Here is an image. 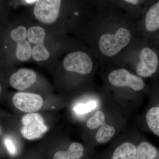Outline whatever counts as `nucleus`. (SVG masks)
Segmentation results:
<instances>
[{
    "mask_svg": "<svg viewBox=\"0 0 159 159\" xmlns=\"http://www.w3.org/2000/svg\"><path fill=\"white\" fill-rule=\"evenodd\" d=\"M96 18L86 26V36L99 60L108 66L137 40L138 20L109 2L99 1Z\"/></svg>",
    "mask_w": 159,
    "mask_h": 159,
    "instance_id": "1",
    "label": "nucleus"
},
{
    "mask_svg": "<svg viewBox=\"0 0 159 159\" xmlns=\"http://www.w3.org/2000/svg\"><path fill=\"white\" fill-rule=\"evenodd\" d=\"M113 66H128L142 78L153 77L159 73V47L140 38L122 52Z\"/></svg>",
    "mask_w": 159,
    "mask_h": 159,
    "instance_id": "2",
    "label": "nucleus"
},
{
    "mask_svg": "<svg viewBox=\"0 0 159 159\" xmlns=\"http://www.w3.org/2000/svg\"><path fill=\"white\" fill-rule=\"evenodd\" d=\"M111 68L107 75V83L111 86L117 89H128L135 92L143 90L145 83L142 77L131 73L124 67Z\"/></svg>",
    "mask_w": 159,
    "mask_h": 159,
    "instance_id": "3",
    "label": "nucleus"
},
{
    "mask_svg": "<svg viewBox=\"0 0 159 159\" xmlns=\"http://www.w3.org/2000/svg\"><path fill=\"white\" fill-rule=\"evenodd\" d=\"M138 31L140 37L148 42L159 33V0H154L138 20Z\"/></svg>",
    "mask_w": 159,
    "mask_h": 159,
    "instance_id": "4",
    "label": "nucleus"
},
{
    "mask_svg": "<svg viewBox=\"0 0 159 159\" xmlns=\"http://www.w3.org/2000/svg\"><path fill=\"white\" fill-rule=\"evenodd\" d=\"M65 69L82 75L90 74L94 66V59L87 51L79 50L68 54L63 61Z\"/></svg>",
    "mask_w": 159,
    "mask_h": 159,
    "instance_id": "5",
    "label": "nucleus"
},
{
    "mask_svg": "<svg viewBox=\"0 0 159 159\" xmlns=\"http://www.w3.org/2000/svg\"><path fill=\"white\" fill-rule=\"evenodd\" d=\"M20 133L25 139L34 140L42 137L48 130L43 117L40 114L31 113L25 114L21 119Z\"/></svg>",
    "mask_w": 159,
    "mask_h": 159,
    "instance_id": "6",
    "label": "nucleus"
},
{
    "mask_svg": "<svg viewBox=\"0 0 159 159\" xmlns=\"http://www.w3.org/2000/svg\"><path fill=\"white\" fill-rule=\"evenodd\" d=\"M61 0H37L34 8L36 19L45 25L56 21L59 15Z\"/></svg>",
    "mask_w": 159,
    "mask_h": 159,
    "instance_id": "7",
    "label": "nucleus"
},
{
    "mask_svg": "<svg viewBox=\"0 0 159 159\" xmlns=\"http://www.w3.org/2000/svg\"><path fill=\"white\" fill-rule=\"evenodd\" d=\"M27 38L29 42L33 46L31 50V57L35 61H44L48 59L50 53L44 45L45 32L42 27L33 26L27 31Z\"/></svg>",
    "mask_w": 159,
    "mask_h": 159,
    "instance_id": "8",
    "label": "nucleus"
},
{
    "mask_svg": "<svg viewBox=\"0 0 159 159\" xmlns=\"http://www.w3.org/2000/svg\"><path fill=\"white\" fill-rule=\"evenodd\" d=\"M12 101L17 109L28 113L36 112L43 104V100L40 95L21 92L15 94Z\"/></svg>",
    "mask_w": 159,
    "mask_h": 159,
    "instance_id": "9",
    "label": "nucleus"
},
{
    "mask_svg": "<svg viewBox=\"0 0 159 159\" xmlns=\"http://www.w3.org/2000/svg\"><path fill=\"white\" fill-rule=\"evenodd\" d=\"M27 31L25 27L20 26L11 30L10 37L16 43L15 55L21 61H26L31 57V48L29 40L26 39Z\"/></svg>",
    "mask_w": 159,
    "mask_h": 159,
    "instance_id": "10",
    "label": "nucleus"
},
{
    "mask_svg": "<svg viewBox=\"0 0 159 159\" xmlns=\"http://www.w3.org/2000/svg\"><path fill=\"white\" fill-rule=\"evenodd\" d=\"M36 80L37 75L34 70L22 68L11 75L9 79V84L13 89L22 91L34 84Z\"/></svg>",
    "mask_w": 159,
    "mask_h": 159,
    "instance_id": "11",
    "label": "nucleus"
},
{
    "mask_svg": "<svg viewBox=\"0 0 159 159\" xmlns=\"http://www.w3.org/2000/svg\"><path fill=\"white\" fill-rule=\"evenodd\" d=\"M154 0H116V5L139 20Z\"/></svg>",
    "mask_w": 159,
    "mask_h": 159,
    "instance_id": "12",
    "label": "nucleus"
},
{
    "mask_svg": "<svg viewBox=\"0 0 159 159\" xmlns=\"http://www.w3.org/2000/svg\"><path fill=\"white\" fill-rule=\"evenodd\" d=\"M137 146L131 142H123L111 152L107 158L103 159H136Z\"/></svg>",
    "mask_w": 159,
    "mask_h": 159,
    "instance_id": "13",
    "label": "nucleus"
},
{
    "mask_svg": "<svg viewBox=\"0 0 159 159\" xmlns=\"http://www.w3.org/2000/svg\"><path fill=\"white\" fill-rule=\"evenodd\" d=\"M85 154V148L81 143L74 142L67 149L59 150L54 152L52 159H83Z\"/></svg>",
    "mask_w": 159,
    "mask_h": 159,
    "instance_id": "14",
    "label": "nucleus"
},
{
    "mask_svg": "<svg viewBox=\"0 0 159 159\" xmlns=\"http://www.w3.org/2000/svg\"><path fill=\"white\" fill-rule=\"evenodd\" d=\"M115 132L116 130L114 127L104 123L98 129L95 139L97 143L100 144H105L113 137Z\"/></svg>",
    "mask_w": 159,
    "mask_h": 159,
    "instance_id": "15",
    "label": "nucleus"
},
{
    "mask_svg": "<svg viewBox=\"0 0 159 159\" xmlns=\"http://www.w3.org/2000/svg\"><path fill=\"white\" fill-rule=\"evenodd\" d=\"M105 115L103 112L98 111L88 119L86 122V125L89 129H96L105 123Z\"/></svg>",
    "mask_w": 159,
    "mask_h": 159,
    "instance_id": "16",
    "label": "nucleus"
},
{
    "mask_svg": "<svg viewBox=\"0 0 159 159\" xmlns=\"http://www.w3.org/2000/svg\"><path fill=\"white\" fill-rule=\"evenodd\" d=\"M96 107V104L95 102H91L85 105H81L78 107V112L80 113V114H83V113L85 112L88 111L93 109Z\"/></svg>",
    "mask_w": 159,
    "mask_h": 159,
    "instance_id": "17",
    "label": "nucleus"
},
{
    "mask_svg": "<svg viewBox=\"0 0 159 159\" xmlns=\"http://www.w3.org/2000/svg\"><path fill=\"white\" fill-rule=\"evenodd\" d=\"M148 42L152 45L159 47V33L152 38Z\"/></svg>",
    "mask_w": 159,
    "mask_h": 159,
    "instance_id": "18",
    "label": "nucleus"
},
{
    "mask_svg": "<svg viewBox=\"0 0 159 159\" xmlns=\"http://www.w3.org/2000/svg\"><path fill=\"white\" fill-rule=\"evenodd\" d=\"M26 2L27 3H29V4H31V3H33L34 2H36L37 0H26Z\"/></svg>",
    "mask_w": 159,
    "mask_h": 159,
    "instance_id": "19",
    "label": "nucleus"
},
{
    "mask_svg": "<svg viewBox=\"0 0 159 159\" xmlns=\"http://www.w3.org/2000/svg\"><path fill=\"white\" fill-rule=\"evenodd\" d=\"M26 159H36L35 158H29Z\"/></svg>",
    "mask_w": 159,
    "mask_h": 159,
    "instance_id": "20",
    "label": "nucleus"
}]
</instances>
